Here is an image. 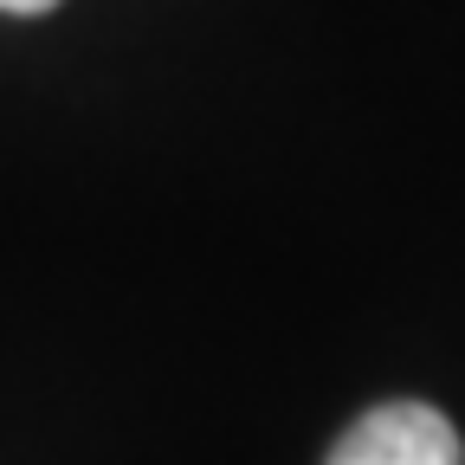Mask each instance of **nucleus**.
<instances>
[{"instance_id":"1","label":"nucleus","mask_w":465,"mask_h":465,"mask_svg":"<svg viewBox=\"0 0 465 465\" xmlns=\"http://www.w3.org/2000/svg\"><path fill=\"white\" fill-rule=\"evenodd\" d=\"M330 465H465V446L440 407L388 401L336 440Z\"/></svg>"},{"instance_id":"2","label":"nucleus","mask_w":465,"mask_h":465,"mask_svg":"<svg viewBox=\"0 0 465 465\" xmlns=\"http://www.w3.org/2000/svg\"><path fill=\"white\" fill-rule=\"evenodd\" d=\"M58 0H0V14H52Z\"/></svg>"}]
</instances>
